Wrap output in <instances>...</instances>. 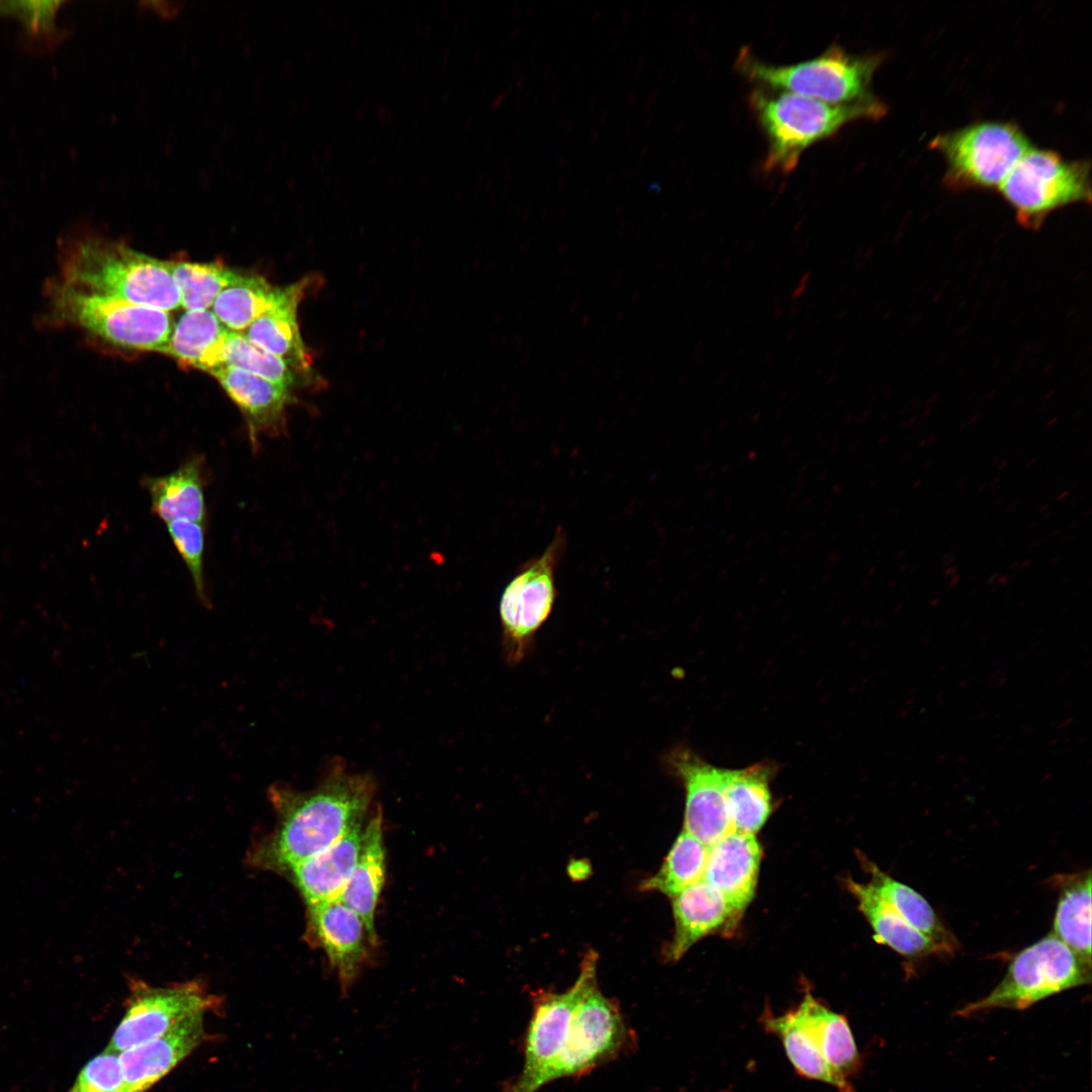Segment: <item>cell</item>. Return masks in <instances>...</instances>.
Instances as JSON below:
<instances>
[{"instance_id":"cell-12","label":"cell","mask_w":1092,"mask_h":1092,"mask_svg":"<svg viewBox=\"0 0 1092 1092\" xmlns=\"http://www.w3.org/2000/svg\"><path fill=\"white\" fill-rule=\"evenodd\" d=\"M217 1004V997L196 981L169 987H152L133 981L126 1011L107 1050L119 1054L165 1033L194 1014L213 1009Z\"/></svg>"},{"instance_id":"cell-7","label":"cell","mask_w":1092,"mask_h":1092,"mask_svg":"<svg viewBox=\"0 0 1092 1092\" xmlns=\"http://www.w3.org/2000/svg\"><path fill=\"white\" fill-rule=\"evenodd\" d=\"M566 546L567 535L559 526L544 551L520 564L503 589L498 604L502 646L511 665L529 655L536 634L552 613L558 596L556 573Z\"/></svg>"},{"instance_id":"cell-31","label":"cell","mask_w":1092,"mask_h":1092,"mask_svg":"<svg viewBox=\"0 0 1092 1092\" xmlns=\"http://www.w3.org/2000/svg\"><path fill=\"white\" fill-rule=\"evenodd\" d=\"M708 847L686 831L674 840L658 871L642 881L640 890L673 898L704 878Z\"/></svg>"},{"instance_id":"cell-23","label":"cell","mask_w":1092,"mask_h":1092,"mask_svg":"<svg viewBox=\"0 0 1092 1092\" xmlns=\"http://www.w3.org/2000/svg\"><path fill=\"white\" fill-rule=\"evenodd\" d=\"M153 513L163 522L190 520L204 524L206 503L202 461L192 457L174 471L146 477Z\"/></svg>"},{"instance_id":"cell-13","label":"cell","mask_w":1092,"mask_h":1092,"mask_svg":"<svg viewBox=\"0 0 1092 1092\" xmlns=\"http://www.w3.org/2000/svg\"><path fill=\"white\" fill-rule=\"evenodd\" d=\"M665 768L685 790L684 831L710 846L734 831L724 791V768L686 745L663 756Z\"/></svg>"},{"instance_id":"cell-25","label":"cell","mask_w":1092,"mask_h":1092,"mask_svg":"<svg viewBox=\"0 0 1092 1092\" xmlns=\"http://www.w3.org/2000/svg\"><path fill=\"white\" fill-rule=\"evenodd\" d=\"M846 884L857 901L858 910L871 925L876 941L909 959L942 953L929 937L909 924L870 883L861 884L848 879Z\"/></svg>"},{"instance_id":"cell-17","label":"cell","mask_w":1092,"mask_h":1092,"mask_svg":"<svg viewBox=\"0 0 1092 1092\" xmlns=\"http://www.w3.org/2000/svg\"><path fill=\"white\" fill-rule=\"evenodd\" d=\"M209 374L242 413L253 446L260 435L283 431L286 410L293 400L292 390L233 366L218 367Z\"/></svg>"},{"instance_id":"cell-28","label":"cell","mask_w":1092,"mask_h":1092,"mask_svg":"<svg viewBox=\"0 0 1092 1092\" xmlns=\"http://www.w3.org/2000/svg\"><path fill=\"white\" fill-rule=\"evenodd\" d=\"M1053 933L1091 966V871L1057 876Z\"/></svg>"},{"instance_id":"cell-27","label":"cell","mask_w":1092,"mask_h":1092,"mask_svg":"<svg viewBox=\"0 0 1092 1092\" xmlns=\"http://www.w3.org/2000/svg\"><path fill=\"white\" fill-rule=\"evenodd\" d=\"M860 859L871 876L870 884L909 924L929 937L942 953L952 956L960 949L956 935L943 924L922 895L895 880L868 858L861 856Z\"/></svg>"},{"instance_id":"cell-2","label":"cell","mask_w":1092,"mask_h":1092,"mask_svg":"<svg viewBox=\"0 0 1092 1092\" xmlns=\"http://www.w3.org/2000/svg\"><path fill=\"white\" fill-rule=\"evenodd\" d=\"M53 280L84 292L166 311L180 307L167 261L94 234L66 240Z\"/></svg>"},{"instance_id":"cell-26","label":"cell","mask_w":1092,"mask_h":1092,"mask_svg":"<svg viewBox=\"0 0 1092 1092\" xmlns=\"http://www.w3.org/2000/svg\"><path fill=\"white\" fill-rule=\"evenodd\" d=\"M226 333L210 309L185 310L173 325L165 354L185 367L209 373L222 366Z\"/></svg>"},{"instance_id":"cell-19","label":"cell","mask_w":1092,"mask_h":1092,"mask_svg":"<svg viewBox=\"0 0 1092 1092\" xmlns=\"http://www.w3.org/2000/svg\"><path fill=\"white\" fill-rule=\"evenodd\" d=\"M760 860L755 835L732 831L708 847L703 881L742 915L754 896Z\"/></svg>"},{"instance_id":"cell-10","label":"cell","mask_w":1092,"mask_h":1092,"mask_svg":"<svg viewBox=\"0 0 1092 1092\" xmlns=\"http://www.w3.org/2000/svg\"><path fill=\"white\" fill-rule=\"evenodd\" d=\"M945 158L953 187L992 188L1002 184L1030 148L1011 123L981 122L937 136L932 142Z\"/></svg>"},{"instance_id":"cell-18","label":"cell","mask_w":1092,"mask_h":1092,"mask_svg":"<svg viewBox=\"0 0 1092 1092\" xmlns=\"http://www.w3.org/2000/svg\"><path fill=\"white\" fill-rule=\"evenodd\" d=\"M674 931L665 947L667 961L676 962L700 939L733 931L740 917L726 899L705 881L672 898Z\"/></svg>"},{"instance_id":"cell-37","label":"cell","mask_w":1092,"mask_h":1092,"mask_svg":"<svg viewBox=\"0 0 1092 1092\" xmlns=\"http://www.w3.org/2000/svg\"><path fill=\"white\" fill-rule=\"evenodd\" d=\"M184 2L177 1H143L139 3L141 9L150 11L163 20H170L179 15Z\"/></svg>"},{"instance_id":"cell-5","label":"cell","mask_w":1092,"mask_h":1092,"mask_svg":"<svg viewBox=\"0 0 1092 1092\" xmlns=\"http://www.w3.org/2000/svg\"><path fill=\"white\" fill-rule=\"evenodd\" d=\"M881 61V56L853 55L832 43L815 58L789 65L763 62L750 49L743 48L735 67L756 86L831 104H849L875 98L871 83Z\"/></svg>"},{"instance_id":"cell-29","label":"cell","mask_w":1092,"mask_h":1092,"mask_svg":"<svg viewBox=\"0 0 1092 1092\" xmlns=\"http://www.w3.org/2000/svg\"><path fill=\"white\" fill-rule=\"evenodd\" d=\"M277 289L261 275L238 271L210 310L226 330L243 334L271 305Z\"/></svg>"},{"instance_id":"cell-1","label":"cell","mask_w":1092,"mask_h":1092,"mask_svg":"<svg viewBox=\"0 0 1092 1092\" xmlns=\"http://www.w3.org/2000/svg\"><path fill=\"white\" fill-rule=\"evenodd\" d=\"M373 787L369 777L350 774L341 766L333 768L320 786L308 792L272 787L269 797L278 822L252 850L251 863L287 873L331 845L362 824Z\"/></svg>"},{"instance_id":"cell-15","label":"cell","mask_w":1092,"mask_h":1092,"mask_svg":"<svg viewBox=\"0 0 1092 1092\" xmlns=\"http://www.w3.org/2000/svg\"><path fill=\"white\" fill-rule=\"evenodd\" d=\"M308 926L346 995L366 960L367 943L372 944L362 918L336 899L308 907Z\"/></svg>"},{"instance_id":"cell-36","label":"cell","mask_w":1092,"mask_h":1092,"mask_svg":"<svg viewBox=\"0 0 1092 1092\" xmlns=\"http://www.w3.org/2000/svg\"><path fill=\"white\" fill-rule=\"evenodd\" d=\"M60 1H0V14H14L23 22L26 29L49 35L56 30L55 18Z\"/></svg>"},{"instance_id":"cell-4","label":"cell","mask_w":1092,"mask_h":1092,"mask_svg":"<svg viewBox=\"0 0 1092 1092\" xmlns=\"http://www.w3.org/2000/svg\"><path fill=\"white\" fill-rule=\"evenodd\" d=\"M47 324L72 328L112 348L165 354L173 323L169 311L65 286L46 289Z\"/></svg>"},{"instance_id":"cell-9","label":"cell","mask_w":1092,"mask_h":1092,"mask_svg":"<svg viewBox=\"0 0 1092 1092\" xmlns=\"http://www.w3.org/2000/svg\"><path fill=\"white\" fill-rule=\"evenodd\" d=\"M1090 165L1069 162L1058 154L1029 148L999 186L1022 225L1039 226L1053 210L1089 202Z\"/></svg>"},{"instance_id":"cell-3","label":"cell","mask_w":1092,"mask_h":1092,"mask_svg":"<svg viewBox=\"0 0 1092 1092\" xmlns=\"http://www.w3.org/2000/svg\"><path fill=\"white\" fill-rule=\"evenodd\" d=\"M748 105L766 140L762 170L781 174L792 172L811 146L833 136L851 122L877 119L886 111L876 98L831 104L761 86L750 91Z\"/></svg>"},{"instance_id":"cell-34","label":"cell","mask_w":1092,"mask_h":1092,"mask_svg":"<svg viewBox=\"0 0 1092 1092\" xmlns=\"http://www.w3.org/2000/svg\"><path fill=\"white\" fill-rule=\"evenodd\" d=\"M170 539L192 578L196 595L207 602L204 580V524L190 520H174L166 523Z\"/></svg>"},{"instance_id":"cell-32","label":"cell","mask_w":1092,"mask_h":1092,"mask_svg":"<svg viewBox=\"0 0 1092 1092\" xmlns=\"http://www.w3.org/2000/svg\"><path fill=\"white\" fill-rule=\"evenodd\" d=\"M185 310L211 309L212 304L238 270L217 262L167 261Z\"/></svg>"},{"instance_id":"cell-21","label":"cell","mask_w":1092,"mask_h":1092,"mask_svg":"<svg viewBox=\"0 0 1092 1092\" xmlns=\"http://www.w3.org/2000/svg\"><path fill=\"white\" fill-rule=\"evenodd\" d=\"M362 834L358 824L287 872L307 907L338 898L357 862Z\"/></svg>"},{"instance_id":"cell-20","label":"cell","mask_w":1092,"mask_h":1092,"mask_svg":"<svg viewBox=\"0 0 1092 1092\" xmlns=\"http://www.w3.org/2000/svg\"><path fill=\"white\" fill-rule=\"evenodd\" d=\"M793 1013L833 1075L853 1088L850 1079L861 1068V1059L845 1016L830 1010L807 992Z\"/></svg>"},{"instance_id":"cell-6","label":"cell","mask_w":1092,"mask_h":1092,"mask_svg":"<svg viewBox=\"0 0 1092 1092\" xmlns=\"http://www.w3.org/2000/svg\"><path fill=\"white\" fill-rule=\"evenodd\" d=\"M1090 982L1091 966L1050 933L1017 952L1000 983L988 995L959 1009L956 1015L970 1017L999 1008L1024 1010Z\"/></svg>"},{"instance_id":"cell-35","label":"cell","mask_w":1092,"mask_h":1092,"mask_svg":"<svg viewBox=\"0 0 1092 1092\" xmlns=\"http://www.w3.org/2000/svg\"><path fill=\"white\" fill-rule=\"evenodd\" d=\"M69 1092H126L119 1054L106 1049L92 1058Z\"/></svg>"},{"instance_id":"cell-14","label":"cell","mask_w":1092,"mask_h":1092,"mask_svg":"<svg viewBox=\"0 0 1092 1092\" xmlns=\"http://www.w3.org/2000/svg\"><path fill=\"white\" fill-rule=\"evenodd\" d=\"M316 283L317 277L308 275L291 284L278 286L271 305L243 333L252 344L285 361L306 382L316 381V374L301 337L298 308L308 290Z\"/></svg>"},{"instance_id":"cell-30","label":"cell","mask_w":1092,"mask_h":1092,"mask_svg":"<svg viewBox=\"0 0 1092 1092\" xmlns=\"http://www.w3.org/2000/svg\"><path fill=\"white\" fill-rule=\"evenodd\" d=\"M761 1023L766 1031L781 1038L790 1062L801 1077L826 1083L838 1092H854L853 1088L845 1086L833 1075L797 1021L793 1010L777 1016L770 1010H765Z\"/></svg>"},{"instance_id":"cell-11","label":"cell","mask_w":1092,"mask_h":1092,"mask_svg":"<svg viewBox=\"0 0 1092 1092\" xmlns=\"http://www.w3.org/2000/svg\"><path fill=\"white\" fill-rule=\"evenodd\" d=\"M598 953H585L579 974L567 990L540 991L533 996V1011L524 1039L523 1067L504 1084L503 1092H527L529 1085L558 1055L580 1001L598 986Z\"/></svg>"},{"instance_id":"cell-8","label":"cell","mask_w":1092,"mask_h":1092,"mask_svg":"<svg viewBox=\"0 0 1092 1092\" xmlns=\"http://www.w3.org/2000/svg\"><path fill=\"white\" fill-rule=\"evenodd\" d=\"M633 1039L619 1004L597 986L578 1004L560 1052L527 1092L563 1078L584 1076L628 1051Z\"/></svg>"},{"instance_id":"cell-16","label":"cell","mask_w":1092,"mask_h":1092,"mask_svg":"<svg viewBox=\"0 0 1092 1092\" xmlns=\"http://www.w3.org/2000/svg\"><path fill=\"white\" fill-rule=\"evenodd\" d=\"M204 1014H194L165 1033L119 1053L126 1092H145L196 1049L205 1036Z\"/></svg>"},{"instance_id":"cell-33","label":"cell","mask_w":1092,"mask_h":1092,"mask_svg":"<svg viewBox=\"0 0 1092 1092\" xmlns=\"http://www.w3.org/2000/svg\"><path fill=\"white\" fill-rule=\"evenodd\" d=\"M222 366L243 369L290 390L302 381L306 382L285 361L252 344L243 334L229 330L224 339Z\"/></svg>"},{"instance_id":"cell-22","label":"cell","mask_w":1092,"mask_h":1092,"mask_svg":"<svg viewBox=\"0 0 1092 1092\" xmlns=\"http://www.w3.org/2000/svg\"><path fill=\"white\" fill-rule=\"evenodd\" d=\"M384 880L385 849L378 811L363 829L357 862L337 898L362 918L372 943L376 940L375 910Z\"/></svg>"},{"instance_id":"cell-24","label":"cell","mask_w":1092,"mask_h":1092,"mask_svg":"<svg viewBox=\"0 0 1092 1092\" xmlns=\"http://www.w3.org/2000/svg\"><path fill=\"white\" fill-rule=\"evenodd\" d=\"M774 761L763 760L744 768H724V791L734 831L754 834L772 810L770 781Z\"/></svg>"}]
</instances>
